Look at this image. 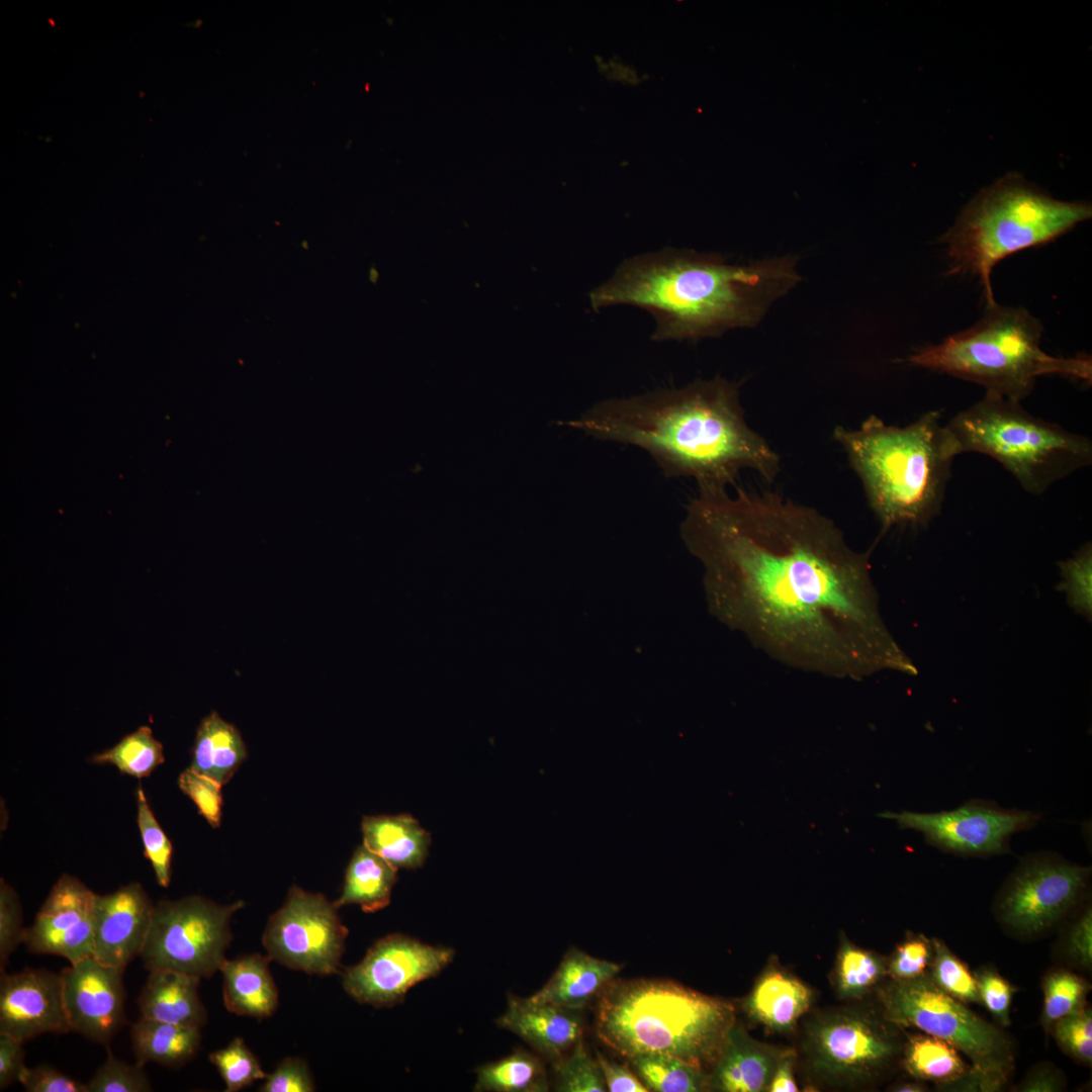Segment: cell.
<instances>
[{"mask_svg":"<svg viewBox=\"0 0 1092 1092\" xmlns=\"http://www.w3.org/2000/svg\"><path fill=\"white\" fill-rule=\"evenodd\" d=\"M593 438L638 447L667 477H689L699 489L727 488L744 469L771 482L781 460L746 423L739 386L722 377L592 405L559 423Z\"/></svg>","mask_w":1092,"mask_h":1092,"instance_id":"cell-2","label":"cell"},{"mask_svg":"<svg viewBox=\"0 0 1092 1092\" xmlns=\"http://www.w3.org/2000/svg\"><path fill=\"white\" fill-rule=\"evenodd\" d=\"M264 1092H311L314 1084L307 1065L298 1058H286L266 1076Z\"/></svg>","mask_w":1092,"mask_h":1092,"instance_id":"cell-47","label":"cell"},{"mask_svg":"<svg viewBox=\"0 0 1092 1092\" xmlns=\"http://www.w3.org/2000/svg\"><path fill=\"white\" fill-rule=\"evenodd\" d=\"M887 975V962L878 953L847 940L841 942L835 968V987L842 998H860Z\"/></svg>","mask_w":1092,"mask_h":1092,"instance_id":"cell-34","label":"cell"},{"mask_svg":"<svg viewBox=\"0 0 1092 1092\" xmlns=\"http://www.w3.org/2000/svg\"><path fill=\"white\" fill-rule=\"evenodd\" d=\"M811 990L797 978L777 969L767 970L747 996L744 1008L750 1018L776 1031H788L808 1010Z\"/></svg>","mask_w":1092,"mask_h":1092,"instance_id":"cell-25","label":"cell"},{"mask_svg":"<svg viewBox=\"0 0 1092 1092\" xmlns=\"http://www.w3.org/2000/svg\"><path fill=\"white\" fill-rule=\"evenodd\" d=\"M209 1061L224 1081L226 1092L239 1091L267 1076L240 1037L234 1038L223 1049L211 1053Z\"/></svg>","mask_w":1092,"mask_h":1092,"instance_id":"cell-40","label":"cell"},{"mask_svg":"<svg viewBox=\"0 0 1092 1092\" xmlns=\"http://www.w3.org/2000/svg\"><path fill=\"white\" fill-rule=\"evenodd\" d=\"M880 999L882 1015L892 1025L941 1038L975 1067L1005 1076L1010 1073L1013 1054L1005 1033L938 988L928 975L893 980L881 991Z\"/></svg>","mask_w":1092,"mask_h":1092,"instance_id":"cell-9","label":"cell"},{"mask_svg":"<svg viewBox=\"0 0 1092 1092\" xmlns=\"http://www.w3.org/2000/svg\"><path fill=\"white\" fill-rule=\"evenodd\" d=\"M785 1053L751 1037L735 1021L727 1032L719 1056L708 1072L709 1090L766 1091Z\"/></svg>","mask_w":1092,"mask_h":1092,"instance_id":"cell-21","label":"cell"},{"mask_svg":"<svg viewBox=\"0 0 1092 1092\" xmlns=\"http://www.w3.org/2000/svg\"><path fill=\"white\" fill-rule=\"evenodd\" d=\"M22 1043L10 1035L0 1033V1090L19 1081L26 1069Z\"/></svg>","mask_w":1092,"mask_h":1092,"instance_id":"cell-50","label":"cell"},{"mask_svg":"<svg viewBox=\"0 0 1092 1092\" xmlns=\"http://www.w3.org/2000/svg\"><path fill=\"white\" fill-rule=\"evenodd\" d=\"M138 826L144 844L145 855L151 862L157 883L168 887L171 880L173 847L157 821L140 785L136 790Z\"/></svg>","mask_w":1092,"mask_h":1092,"instance_id":"cell-37","label":"cell"},{"mask_svg":"<svg viewBox=\"0 0 1092 1092\" xmlns=\"http://www.w3.org/2000/svg\"><path fill=\"white\" fill-rule=\"evenodd\" d=\"M1091 216L1090 203L1056 199L1022 175L1008 173L966 205L941 241L951 273L978 276L990 305L996 302L991 273L998 262L1054 241Z\"/></svg>","mask_w":1092,"mask_h":1092,"instance_id":"cell-6","label":"cell"},{"mask_svg":"<svg viewBox=\"0 0 1092 1092\" xmlns=\"http://www.w3.org/2000/svg\"><path fill=\"white\" fill-rule=\"evenodd\" d=\"M959 454L976 452L1001 463L1029 493L1092 462L1091 441L1033 417L1020 401L986 392L946 425Z\"/></svg>","mask_w":1092,"mask_h":1092,"instance_id":"cell-8","label":"cell"},{"mask_svg":"<svg viewBox=\"0 0 1092 1092\" xmlns=\"http://www.w3.org/2000/svg\"><path fill=\"white\" fill-rule=\"evenodd\" d=\"M930 966L931 981L953 998L967 1003H981L976 978L943 941L933 938Z\"/></svg>","mask_w":1092,"mask_h":1092,"instance_id":"cell-36","label":"cell"},{"mask_svg":"<svg viewBox=\"0 0 1092 1092\" xmlns=\"http://www.w3.org/2000/svg\"><path fill=\"white\" fill-rule=\"evenodd\" d=\"M348 935L337 907L322 894L292 887L263 933L268 957L307 974L339 972Z\"/></svg>","mask_w":1092,"mask_h":1092,"instance_id":"cell-13","label":"cell"},{"mask_svg":"<svg viewBox=\"0 0 1092 1092\" xmlns=\"http://www.w3.org/2000/svg\"><path fill=\"white\" fill-rule=\"evenodd\" d=\"M1040 322L1023 307L986 305L973 327L909 357L912 365L983 385L987 392L1020 401L1041 375L1091 382L1087 355L1055 357L1040 348Z\"/></svg>","mask_w":1092,"mask_h":1092,"instance_id":"cell-7","label":"cell"},{"mask_svg":"<svg viewBox=\"0 0 1092 1092\" xmlns=\"http://www.w3.org/2000/svg\"><path fill=\"white\" fill-rule=\"evenodd\" d=\"M200 979L170 970H153L138 1003L141 1017L201 1028L207 1012L201 1002Z\"/></svg>","mask_w":1092,"mask_h":1092,"instance_id":"cell-23","label":"cell"},{"mask_svg":"<svg viewBox=\"0 0 1092 1092\" xmlns=\"http://www.w3.org/2000/svg\"><path fill=\"white\" fill-rule=\"evenodd\" d=\"M124 969L86 958L61 972L71 1031L107 1044L124 1022Z\"/></svg>","mask_w":1092,"mask_h":1092,"instance_id":"cell-17","label":"cell"},{"mask_svg":"<svg viewBox=\"0 0 1092 1092\" xmlns=\"http://www.w3.org/2000/svg\"><path fill=\"white\" fill-rule=\"evenodd\" d=\"M1068 951L1081 967L1090 969L1092 964V913L1088 907L1073 924L1068 937Z\"/></svg>","mask_w":1092,"mask_h":1092,"instance_id":"cell-52","label":"cell"},{"mask_svg":"<svg viewBox=\"0 0 1092 1092\" xmlns=\"http://www.w3.org/2000/svg\"><path fill=\"white\" fill-rule=\"evenodd\" d=\"M396 870L365 845L358 847L348 866L343 892L335 906L357 904L365 912L386 907L396 882Z\"/></svg>","mask_w":1092,"mask_h":1092,"instance_id":"cell-29","label":"cell"},{"mask_svg":"<svg viewBox=\"0 0 1092 1092\" xmlns=\"http://www.w3.org/2000/svg\"><path fill=\"white\" fill-rule=\"evenodd\" d=\"M25 928L22 923L21 906L15 891L1 879L0 882V966L1 971L10 954L23 943Z\"/></svg>","mask_w":1092,"mask_h":1092,"instance_id":"cell-45","label":"cell"},{"mask_svg":"<svg viewBox=\"0 0 1092 1092\" xmlns=\"http://www.w3.org/2000/svg\"><path fill=\"white\" fill-rule=\"evenodd\" d=\"M178 785L180 790L194 802L206 821L213 828L218 827L221 819L222 786L190 767L180 774Z\"/></svg>","mask_w":1092,"mask_h":1092,"instance_id":"cell-43","label":"cell"},{"mask_svg":"<svg viewBox=\"0 0 1092 1092\" xmlns=\"http://www.w3.org/2000/svg\"><path fill=\"white\" fill-rule=\"evenodd\" d=\"M622 965L571 947L548 982L530 998L563 1008L582 1009L617 976Z\"/></svg>","mask_w":1092,"mask_h":1092,"instance_id":"cell-22","label":"cell"},{"mask_svg":"<svg viewBox=\"0 0 1092 1092\" xmlns=\"http://www.w3.org/2000/svg\"><path fill=\"white\" fill-rule=\"evenodd\" d=\"M680 533L714 615L777 661L856 680L917 673L882 618L869 553L817 510L774 491L699 489Z\"/></svg>","mask_w":1092,"mask_h":1092,"instance_id":"cell-1","label":"cell"},{"mask_svg":"<svg viewBox=\"0 0 1092 1092\" xmlns=\"http://www.w3.org/2000/svg\"><path fill=\"white\" fill-rule=\"evenodd\" d=\"M833 438L844 449L884 530L926 526L939 514L959 453L938 412H928L906 427L871 416L856 430L834 428Z\"/></svg>","mask_w":1092,"mask_h":1092,"instance_id":"cell-4","label":"cell"},{"mask_svg":"<svg viewBox=\"0 0 1092 1092\" xmlns=\"http://www.w3.org/2000/svg\"><path fill=\"white\" fill-rule=\"evenodd\" d=\"M884 1017L870 1010L845 1008L813 1018L804 1050L812 1069L833 1081L864 1083L895 1059L899 1041Z\"/></svg>","mask_w":1092,"mask_h":1092,"instance_id":"cell-11","label":"cell"},{"mask_svg":"<svg viewBox=\"0 0 1092 1092\" xmlns=\"http://www.w3.org/2000/svg\"><path fill=\"white\" fill-rule=\"evenodd\" d=\"M793 255L737 264L715 253L665 248L625 259L589 293L595 311L615 305L647 310L655 342L698 341L755 327L800 281Z\"/></svg>","mask_w":1092,"mask_h":1092,"instance_id":"cell-3","label":"cell"},{"mask_svg":"<svg viewBox=\"0 0 1092 1092\" xmlns=\"http://www.w3.org/2000/svg\"><path fill=\"white\" fill-rule=\"evenodd\" d=\"M364 844L395 869H416L425 862L429 833L412 816L380 815L362 820Z\"/></svg>","mask_w":1092,"mask_h":1092,"instance_id":"cell-26","label":"cell"},{"mask_svg":"<svg viewBox=\"0 0 1092 1092\" xmlns=\"http://www.w3.org/2000/svg\"><path fill=\"white\" fill-rule=\"evenodd\" d=\"M596 1060L599 1064L607 1091L610 1092H647L648 1089L637 1075L625 1065L619 1064L606 1058L601 1052L596 1051Z\"/></svg>","mask_w":1092,"mask_h":1092,"instance_id":"cell-49","label":"cell"},{"mask_svg":"<svg viewBox=\"0 0 1092 1092\" xmlns=\"http://www.w3.org/2000/svg\"><path fill=\"white\" fill-rule=\"evenodd\" d=\"M270 960L254 953L223 962L219 971L223 1003L230 1012L263 1018L275 1011L278 993L268 968Z\"/></svg>","mask_w":1092,"mask_h":1092,"instance_id":"cell-24","label":"cell"},{"mask_svg":"<svg viewBox=\"0 0 1092 1092\" xmlns=\"http://www.w3.org/2000/svg\"><path fill=\"white\" fill-rule=\"evenodd\" d=\"M903 1064L906 1071L916 1079L949 1083L964 1075L967 1065L958 1050L945 1040L924 1033L908 1038L904 1049Z\"/></svg>","mask_w":1092,"mask_h":1092,"instance_id":"cell-31","label":"cell"},{"mask_svg":"<svg viewBox=\"0 0 1092 1092\" xmlns=\"http://www.w3.org/2000/svg\"><path fill=\"white\" fill-rule=\"evenodd\" d=\"M88 1092H148L152 1086L140 1064L129 1065L108 1052L106 1061L87 1083Z\"/></svg>","mask_w":1092,"mask_h":1092,"instance_id":"cell-41","label":"cell"},{"mask_svg":"<svg viewBox=\"0 0 1092 1092\" xmlns=\"http://www.w3.org/2000/svg\"><path fill=\"white\" fill-rule=\"evenodd\" d=\"M92 761L112 764L122 774L142 779L149 777L165 761L163 745L148 726H141L113 747L96 754Z\"/></svg>","mask_w":1092,"mask_h":1092,"instance_id":"cell-33","label":"cell"},{"mask_svg":"<svg viewBox=\"0 0 1092 1092\" xmlns=\"http://www.w3.org/2000/svg\"><path fill=\"white\" fill-rule=\"evenodd\" d=\"M1058 1043L1071 1057L1090 1065L1092 1061V1013L1084 1006L1052 1025Z\"/></svg>","mask_w":1092,"mask_h":1092,"instance_id":"cell-42","label":"cell"},{"mask_svg":"<svg viewBox=\"0 0 1092 1092\" xmlns=\"http://www.w3.org/2000/svg\"><path fill=\"white\" fill-rule=\"evenodd\" d=\"M549 1088L545 1066L540 1058L523 1050L477 1069L476 1091L545 1092Z\"/></svg>","mask_w":1092,"mask_h":1092,"instance_id":"cell-30","label":"cell"},{"mask_svg":"<svg viewBox=\"0 0 1092 1092\" xmlns=\"http://www.w3.org/2000/svg\"><path fill=\"white\" fill-rule=\"evenodd\" d=\"M793 1055L786 1052L781 1059L766 1091L770 1092H794L798 1091L793 1074Z\"/></svg>","mask_w":1092,"mask_h":1092,"instance_id":"cell-54","label":"cell"},{"mask_svg":"<svg viewBox=\"0 0 1092 1092\" xmlns=\"http://www.w3.org/2000/svg\"><path fill=\"white\" fill-rule=\"evenodd\" d=\"M70 1031L61 974L44 969L1 972L0 1033L24 1042L43 1033Z\"/></svg>","mask_w":1092,"mask_h":1092,"instance_id":"cell-18","label":"cell"},{"mask_svg":"<svg viewBox=\"0 0 1092 1092\" xmlns=\"http://www.w3.org/2000/svg\"><path fill=\"white\" fill-rule=\"evenodd\" d=\"M1064 1088L1062 1077L1049 1067H1038L1018 1085L1021 1092H1058Z\"/></svg>","mask_w":1092,"mask_h":1092,"instance_id":"cell-53","label":"cell"},{"mask_svg":"<svg viewBox=\"0 0 1092 1092\" xmlns=\"http://www.w3.org/2000/svg\"><path fill=\"white\" fill-rule=\"evenodd\" d=\"M155 904L143 886L130 883L96 895L93 952L101 963L125 969L145 946Z\"/></svg>","mask_w":1092,"mask_h":1092,"instance_id":"cell-19","label":"cell"},{"mask_svg":"<svg viewBox=\"0 0 1092 1092\" xmlns=\"http://www.w3.org/2000/svg\"><path fill=\"white\" fill-rule=\"evenodd\" d=\"M552 1065L557 1091H607L596 1057L589 1055L582 1039L569 1053Z\"/></svg>","mask_w":1092,"mask_h":1092,"instance_id":"cell-38","label":"cell"},{"mask_svg":"<svg viewBox=\"0 0 1092 1092\" xmlns=\"http://www.w3.org/2000/svg\"><path fill=\"white\" fill-rule=\"evenodd\" d=\"M246 757L245 742L233 724L216 712L202 719L196 732L190 768L223 786Z\"/></svg>","mask_w":1092,"mask_h":1092,"instance_id":"cell-27","label":"cell"},{"mask_svg":"<svg viewBox=\"0 0 1092 1092\" xmlns=\"http://www.w3.org/2000/svg\"><path fill=\"white\" fill-rule=\"evenodd\" d=\"M1042 1024L1051 1029L1054 1022L1070 1015L1084 1006L1089 984L1068 971H1056L1048 975L1042 984Z\"/></svg>","mask_w":1092,"mask_h":1092,"instance_id":"cell-35","label":"cell"},{"mask_svg":"<svg viewBox=\"0 0 1092 1092\" xmlns=\"http://www.w3.org/2000/svg\"><path fill=\"white\" fill-rule=\"evenodd\" d=\"M932 952L931 940L922 935L909 937L897 946L887 962V975L896 981L923 976L930 966Z\"/></svg>","mask_w":1092,"mask_h":1092,"instance_id":"cell-44","label":"cell"},{"mask_svg":"<svg viewBox=\"0 0 1092 1092\" xmlns=\"http://www.w3.org/2000/svg\"><path fill=\"white\" fill-rule=\"evenodd\" d=\"M18 1082L27 1092H88L87 1084L49 1065L26 1067Z\"/></svg>","mask_w":1092,"mask_h":1092,"instance_id":"cell-48","label":"cell"},{"mask_svg":"<svg viewBox=\"0 0 1092 1092\" xmlns=\"http://www.w3.org/2000/svg\"><path fill=\"white\" fill-rule=\"evenodd\" d=\"M1062 581L1071 608L1089 621L1092 617V545L1087 542L1067 560L1059 562Z\"/></svg>","mask_w":1092,"mask_h":1092,"instance_id":"cell-39","label":"cell"},{"mask_svg":"<svg viewBox=\"0 0 1092 1092\" xmlns=\"http://www.w3.org/2000/svg\"><path fill=\"white\" fill-rule=\"evenodd\" d=\"M96 895L79 879L64 874L55 883L25 928L23 943L31 952L62 957L75 964L94 957Z\"/></svg>","mask_w":1092,"mask_h":1092,"instance_id":"cell-16","label":"cell"},{"mask_svg":"<svg viewBox=\"0 0 1092 1092\" xmlns=\"http://www.w3.org/2000/svg\"><path fill=\"white\" fill-rule=\"evenodd\" d=\"M735 1021L730 1002L673 981L613 980L599 994L595 1029L627 1060L664 1055L707 1071Z\"/></svg>","mask_w":1092,"mask_h":1092,"instance_id":"cell-5","label":"cell"},{"mask_svg":"<svg viewBox=\"0 0 1092 1092\" xmlns=\"http://www.w3.org/2000/svg\"><path fill=\"white\" fill-rule=\"evenodd\" d=\"M881 816L894 819L901 828L921 832L942 851L972 856L1009 852L1010 837L1031 829L1039 820L1033 812L1005 809L984 800H972L950 811L885 812Z\"/></svg>","mask_w":1092,"mask_h":1092,"instance_id":"cell-14","label":"cell"},{"mask_svg":"<svg viewBox=\"0 0 1092 1092\" xmlns=\"http://www.w3.org/2000/svg\"><path fill=\"white\" fill-rule=\"evenodd\" d=\"M975 978L981 1003L1001 1025H1009V1010L1014 988L999 974L989 969L981 970Z\"/></svg>","mask_w":1092,"mask_h":1092,"instance_id":"cell-46","label":"cell"},{"mask_svg":"<svg viewBox=\"0 0 1092 1092\" xmlns=\"http://www.w3.org/2000/svg\"><path fill=\"white\" fill-rule=\"evenodd\" d=\"M130 1036L136 1063L153 1062L176 1068L197 1053L200 1028L141 1017L131 1025Z\"/></svg>","mask_w":1092,"mask_h":1092,"instance_id":"cell-28","label":"cell"},{"mask_svg":"<svg viewBox=\"0 0 1092 1092\" xmlns=\"http://www.w3.org/2000/svg\"><path fill=\"white\" fill-rule=\"evenodd\" d=\"M453 958L450 947L390 934L376 941L360 963L345 971L343 986L360 1003L393 1006L412 987L438 975Z\"/></svg>","mask_w":1092,"mask_h":1092,"instance_id":"cell-15","label":"cell"},{"mask_svg":"<svg viewBox=\"0 0 1092 1092\" xmlns=\"http://www.w3.org/2000/svg\"><path fill=\"white\" fill-rule=\"evenodd\" d=\"M1005 1075L983 1070L971 1066L970 1069L954 1081L936 1085L941 1091H999L1007 1081Z\"/></svg>","mask_w":1092,"mask_h":1092,"instance_id":"cell-51","label":"cell"},{"mask_svg":"<svg viewBox=\"0 0 1092 1092\" xmlns=\"http://www.w3.org/2000/svg\"><path fill=\"white\" fill-rule=\"evenodd\" d=\"M243 905H220L201 896L159 901L140 956L145 967L199 979L212 976L226 960L231 918Z\"/></svg>","mask_w":1092,"mask_h":1092,"instance_id":"cell-10","label":"cell"},{"mask_svg":"<svg viewBox=\"0 0 1092 1092\" xmlns=\"http://www.w3.org/2000/svg\"><path fill=\"white\" fill-rule=\"evenodd\" d=\"M1090 868L1056 853L1026 856L1010 875L996 900L998 919L1021 934H1036L1058 923L1081 899Z\"/></svg>","mask_w":1092,"mask_h":1092,"instance_id":"cell-12","label":"cell"},{"mask_svg":"<svg viewBox=\"0 0 1092 1092\" xmlns=\"http://www.w3.org/2000/svg\"><path fill=\"white\" fill-rule=\"evenodd\" d=\"M648 1091L700 1092L709 1090L706 1070L664 1055H639L628 1060Z\"/></svg>","mask_w":1092,"mask_h":1092,"instance_id":"cell-32","label":"cell"},{"mask_svg":"<svg viewBox=\"0 0 1092 1092\" xmlns=\"http://www.w3.org/2000/svg\"><path fill=\"white\" fill-rule=\"evenodd\" d=\"M926 1090H927V1087H925L923 1084H921V1083H912V1082L911 1083H903V1084H900V1085L893 1088V1091H898V1092H923V1091H926Z\"/></svg>","mask_w":1092,"mask_h":1092,"instance_id":"cell-55","label":"cell"},{"mask_svg":"<svg viewBox=\"0 0 1092 1092\" xmlns=\"http://www.w3.org/2000/svg\"><path fill=\"white\" fill-rule=\"evenodd\" d=\"M497 1024L518 1035L551 1064L569 1053L583 1035L581 1011L530 997L510 995Z\"/></svg>","mask_w":1092,"mask_h":1092,"instance_id":"cell-20","label":"cell"}]
</instances>
